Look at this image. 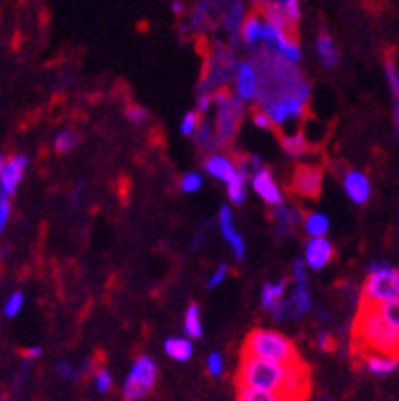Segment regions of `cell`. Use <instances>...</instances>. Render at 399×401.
Wrapping results in <instances>:
<instances>
[{
  "label": "cell",
  "instance_id": "obj_32",
  "mask_svg": "<svg viewBox=\"0 0 399 401\" xmlns=\"http://www.w3.org/2000/svg\"><path fill=\"white\" fill-rule=\"evenodd\" d=\"M204 186V179H202V175L196 174V172H191V174H186L181 177V190L186 193H193L198 192L200 188Z\"/></svg>",
  "mask_w": 399,
  "mask_h": 401
},
{
  "label": "cell",
  "instance_id": "obj_39",
  "mask_svg": "<svg viewBox=\"0 0 399 401\" xmlns=\"http://www.w3.org/2000/svg\"><path fill=\"white\" fill-rule=\"evenodd\" d=\"M226 275H228V267L226 265H220L218 267V271L210 277V281H208V289H214V287H218L222 281L226 280Z\"/></svg>",
  "mask_w": 399,
  "mask_h": 401
},
{
  "label": "cell",
  "instance_id": "obj_21",
  "mask_svg": "<svg viewBox=\"0 0 399 401\" xmlns=\"http://www.w3.org/2000/svg\"><path fill=\"white\" fill-rule=\"evenodd\" d=\"M246 179H249L246 165H239V175L228 184V198L237 206H241L244 200H246Z\"/></svg>",
  "mask_w": 399,
  "mask_h": 401
},
{
  "label": "cell",
  "instance_id": "obj_38",
  "mask_svg": "<svg viewBox=\"0 0 399 401\" xmlns=\"http://www.w3.org/2000/svg\"><path fill=\"white\" fill-rule=\"evenodd\" d=\"M8 218H11V202L8 198H0V230L6 228Z\"/></svg>",
  "mask_w": 399,
  "mask_h": 401
},
{
  "label": "cell",
  "instance_id": "obj_20",
  "mask_svg": "<svg viewBox=\"0 0 399 401\" xmlns=\"http://www.w3.org/2000/svg\"><path fill=\"white\" fill-rule=\"evenodd\" d=\"M163 349H165V352H167L174 361L186 363V361H190L191 359L193 345H191L188 338H169V340H165Z\"/></svg>",
  "mask_w": 399,
  "mask_h": 401
},
{
  "label": "cell",
  "instance_id": "obj_33",
  "mask_svg": "<svg viewBox=\"0 0 399 401\" xmlns=\"http://www.w3.org/2000/svg\"><path fill=\"white\" fill-rule=\"evenodd\" d=\"M23 304H25L23 294H20V292H15L13 296L6 299V304H4V316H8V318L18 316V312L23 310Z\"/></svg>",
  "mask_w": 399,
  "mask_h": 401
},
{
  "label": "cell",
  "instance_id": "obj_11",
  "mask_svg": "<svg viewBox=\"0 0 399 401\" xmlns=\"http://www.w3.org/2000/svg\"><path fill=\"white\" fill-rule=\"evenodd\" d=\"M259 88L261 80L259 73L255 70L253 64L244 61V64H239L237 68V94H239V100L243 102H251V100H257L259 96Z\"/></svg>",
  "mask_w": 399,
  "mask_h": 401
},
{
  "label": "cell",
  "instance_id": "obj_17",
  "mask_svg": "<svg viewBox=\"0 0 399 401\" xmlns=\"http://www.w3.org/2000/svg\"><path fill=\"white\" fill-rule=\"evenodd\" d=\"M285 287H287V281L281 280L278 283H267L261 292V301H263V308L269 310V312H278L281 308V304L285 301L283 294H285Z\"/></svg>",
  "mask_w": 399,
  "mask_h": 401
},
{
  "label": "cell",
  "instance_id": "obj_24",
  "mask_svg": "<svg viewBox=\"0 0 399 401\" xmlns=\"http://www.w3.org/2000/svg\"><path fill=\"white\" fill-rule=\"evenodd\" d=\"M273 220L279 225V230L281 232H285V230H290L292 227H295L297 222H299V218H302V214H299V210L295 208H290V206H278V208L273 210Z\"/></svg>",
  "mask_w": 399,
  "mask_h": 401
},
{
  "label": "cell",
  "instance_id": "obj_7",
  "mask_svg": "<svg viewBox=\"0 0 399 401\" xmlns=\"http://www.w3.org/2000/svg\"><path fill=\"white\" fill-rule=\"evenodd\" d=\"M324 169L320 165H297L290 181V190L306 200H316L322 192Z\"/></svg>",
  "mask_w": 399,
  "mask_h": 401
},
{
  "label": "cell",
  "instance_id": "obj_44",
  "mask_svg": "<svg viewBox=\"0 0 399 401\" xmlns=\"http://www.w3.org/2000/svg\"><path fill=\"white\" fill-rule=\"evenodd\" d=\"M393 116H395V126L399 133V96H393Z\"/></svg>",
  "mask_w": 399,
  "mask_h": 401
},
{
  "label": "cell",
  "instance_id": "obj_18",
  "mask_svg": "<svg viewBox=\"0 0 399 401\" xmlns=\"http://www.w3.org/2000/svg\"><path fill=\"white\" fill-rule=\"evenodd\" d=\"M279 143L283 147V151L292 157H302L306 155L312 145L308 143V139L302 133H290V135H279Z\"/></svg>",
  "mask_w": 399,
  "mask_h": 401
},
{
  "label": "cell",
  "instance_id": "obj_14",
  "mask_svg": "<svg viewBox=\"0 0 399 401\" xmlns=\"http://www.w3.org/2000/svg\"><path fill=\"white\" fill-rule=\"evenodd\" d=\"M204 167H206V172H208L212 177L225 181L226 186L239 175V165H237L232 159H228L226 155H218V153L210 155V157L206 159V163H204Z\"/></svg>",
  "mask_w": 399,
  "mask_h": 401
},
{
  "label": "cell",
  "instance_id": "obj_41",
  "mask_svg": "<svg viewBox=\"0 0 399 401\" xmlns=\"http://www.w3.org/2000/svg\"><path fill=\"white\" fill-rule=\"evenodd\" d=\"M318 345H320V349L322 350H332L334 349V338H332L330 334H322V336L318 338Z\"/></svg>",
  "mask_w": 399,
  "mask_h": 401
},
{
  "label": "cell",
  "instance_id": "obj_40",
  "mask_svg": "<svg viewBox=\"0 0 399 401\" xmlns=\"http://www.w3.org/2000/svg\"><path fill=\"white\" fill-rule=\"evenodd\" d=\"M57 375H59L61 379H71V377H73V369H71V365H68L66 361H59V363H57Z\"/></svg>",
  "mask_w": 399,
  "mask_h": 401
},
{
  "label": "cell",
  "instance_id": "obj_45",
  "mask_svg": "<svg viewBox=\"0 0 399 401\" xmlns=\"http://www.w3.org/2000/svg\"><path fill=\"white\" fill-rule=\"evenodd\" d=\"M181 11H184L181 2H177V0H175V2H174V13H175V15H181Z\"/></svg>",
  "mask_w": 399,
  "mask_h": 401
},
{
  "label": "cell",
  "instance_id": "obj_28",
  "mask_svg": "<svg viewBox=\"0 0 399 401\" xmlns=\"http://www.w3.org/2000/svg\"><path fill=\"white\" fill-rule=\"evenodd\" d=\"M78 135L73 131H61L57 137H55V151L57 153H70L78 147Z\"/></svg>",
  "mask_w": 399,
  "mask_h": 401
},
{
  "label": "cell",
  "instance_id": "obj_4",
  "mask_svg": "<svg viewBox=\"0 0 399 401\" xmlns=\"http://www.w3.org/2000/svg\"><path fill=\"white\" fill-rule=\"evenodd\" d=\"M212 100L218 104V112H216V135L220 145H228L234 139L241 121H243L244 106L243 100H234L230 96V92L226 88H218V92L212 96Z\"/></svg>",
  "mask_w": 399,
  "mask_h": 401
},
{
  "label": "cell",
  "instance_id": "obj_12",
  "mask_svg": "<svg viewBox=\"0 0 399 401\" xmlns=\"http://www.w3.org/2000/svg\"><path fill=\"white\" fill-rule=\"evenodd\" d=\"M334 257V246L328 239H310L306 244V253H304V261L312 269V271H320L324 269Z\"/></svg>",
  "mask_w": 399,
  "mask_h": 401
},
{
  "label": "cell",
  "instance_id": "obj_37",
  "mask_svg": "<svg viewBox=\"0 0 399 401\" xmlns=\"http://www.w3.org/2000/svg\"><path fill=\"white\" fill-rule=\"evenodd\" d=\"M253 122H255V124H257L259 128H265V131H267V128H273V126H275V124H273V121H271V116H269V114H267V112H265L263 108H255V110H253Z\"/></svg>",
  "mask_w": 399,
  "mask_h": 401
},
{
  "label": "cell",
  "instance_id": "obj_1",
  "mask_svg": "<svg viewBox=\"0 0 399 401\" xmlns=\"http://www.w3.org/2000/svg\"><path fill=\"white\" fill-rule=\"evenodd\" d=\"M237 387L275 391L295 401H304L310 387V373L304 363L283 365L255 357H241V365L237 369Z\"/></svg>",
  "mask_w": 399,
  "mask_h": 401
},
{
  "label": "cell",
  "instance_id": "obj_15",
  "mask_svg": "<svg viewBox=\"0 0 399 401\" xmlns=\"http://www.w3.org/2000/svg\"><path fill=\"white\" fill-rule=\"evenodd\" d=\"M345 190L355 204H367L371 198V181L361 172H348L345 175Z\"/></svg>",
  "mask_w": 399,
  "mask_h": 401
},
{
  "label": "cell",
  "instance_id": "obj_26",
  "mask_svg": "<svg viewBox=\"0 0 399 401\" xmlns=\"http://www.w3.org/2000/svg\"><path fill=\"white\" fill-rule=\"evenodd\" d=\"M184 328H186L190 338H200L202 336V322H200V308H198V304H190L188 306Z\"/></svg>",
  "mask_w": 399,
  "mask_h": 401
},
{
  "label": "cell",
  "instance_id": "obj_2",
  "mask_svg": "<svg viewBox=\"0 0 399 401\" xmlns=\"http://www.w3.org/2000/svg\"><path fill=\"white\" fill-rule=\"evenodd\" d=\"M355 345L363 352H379L399 359V330L387 324L377 306L361 304L355 318Z\"/></svg>",
  "mask_w": 399,
  "mask_h": 401
},
{
  "label": "cell",
  "instance_id": "obj_42",
  "mask_svg": "<svg viewBox=\"0 0 399 401\" xmlns=\"http://www.w3.org/2000/svg\"><path fill=\"white\" fill-rule=\"evenodd\" d=\"M210 102H212V96H208V94L200 96V98H198V112L204 114V112L210 108Z\"/></svg>",
  "mask_w": 399,
  "mask_h": 401
},
{
  "label": "cell",
  "instance_id": "obj_8",
  "mask_svg": "<svg viewBox=\"0 0 399 401\" xmlns=\"http://www.w3.org/2000/svg\"><path fill=\"white\" fill-rule=\"evenodd\" d=\"M29 159L25 155H13L8 159H2L0 163V192L2 198H11L17 192V186L20 184L25 169H27Z\"/></svg>",
  "mask_w": 399,
  "mask_h": 401
},
{
  "label": "cell",
  "instance_id": "obj_43",
  "mask_svg": "<svg viewBox=\"0 0 399 401\" xmlns=\"http://www.w3.org/2000/svg\"><path fill=\"white\" fill-rule=\"evenodd\" d=\"M20 354H23L25 359H29V361H31V359H39V357H41V349H39V347H31V349L23 350Z\"/></svg>",
  "mask_w": 399,
  "mask_h": 401
},
{
  "label": "cell",
  "instance_id": "obj_30",
  "mask_svg": "<svg viewBox=\"0 0 399 401\" xmlns=\"http://www.w3.org/2000/svg\"><path fill=\"white\" fill-rule=\"evenodd\" d=\"M202 116H200V112L196 110V112H186V116H184V121H181V135H186V137H190V135H196L198 133V128L202 126Z\"/></svg>",
  "mask_w": 399,
  "mask_h": 401
},
{
  "label": "cell",
  "instance_id": "obj_31",
  "mask_svg": "<svg viewBox=\"0 0 399 401\" xmlns=\"http://www.w3.org/2000/svg\"><path fill=\"white\" fill-rule=\"evenodd\" d=\"M94 387H96L98 393H108L112 389V375H110L108 369L102 366L94 373Z\"/></svg>",
  "mask_w": 399,
  "mask_h": 401
},
{
  "label": "cell",
  "instance_id": "obj_3",
  "mask_svg": "<svg viewBox=\"0 0 399 401\" xmlns=\"http://www.w3.org/2000/svg\"><path fill=\"white\" fill-rule=\"evenodd\" d=\"M241 357H255V359H265V361L283 363V365L302 363L299 352L287 336H283L281 332L263 330V328L249 332V336L243 342Z\"/></svg>",
  "mask_w": 399,
  "mask_h": 401
},
{
  "label": "cell",
  "instance_id": "obj_19",
  "mask_svg": "<svg viewBox=\"0 0 399 401\" xmlns=\"http://www.w3.org/2000/svg\"><path fill=\"white\" fill-rule=\"evenodd\" d=\"M237 401H295L283 393L253 389V387H237Z\"/></svg>",
  "mask_w": 399,
  "mask_h": 401
},
{
  "label": "cell",
  "instance_id": "obj_9",
  "mask_svg": "<svg viewBox=\"0 0 399 401\" xmlns=\"http://www.w3.org/2000/svg\"><path fill=\"white\" fill-rule=\"evenodd\" d=\"M306 106H308L306 102L297 100L295 96H285V98H279L269 106H265L263 110L271 116L275 126H283L292 119H302L304 112H306Z\"/></svg>",
  "mask_w": 399,
  "mask_h": 401
},
{
  "label": "cell",
  "instance_id": "obj_13",
  "mask_svg": "<svg viewBox=\"0 0 399 401\" xmlns=\"http://www.w3.org/2000/svg\"><path fill=\"white\" fill-rule=\"evenodd\" d=\"M218 222H220V232L225 234V239L230 244L237 261H243L244 259V241L243 237L239 234V230L234 227V218H232V210L230 206H222L218 212Z\"/></svg>",
  "mask_w": 399,
  "mask_h": 401
},
{
  "label": "cell",
  "instance_id": "obj_10",
  "mask_svg": "<svg viewBox=\"0 0 399 401\" xmlns=\"http://www.w3.org/2000/svg\"><path fill=\"white\" fill-rule=\"evenodd\" d=\"M253 190L259 196L261 200L269 206H283V193L281 188L278 186L275 177L271 175V172L267 167H263L259 172H255L253 175Z\"/></svg>",
  "mask_w": 399,
  "mask_h": 401
},
{
  "label": "cell",
  "instance_id": "obj_36",
  "mask_svg": "<svg viewBox=\"0 0 399 401\" xmlns=\"http://www.w3.org/2000/svg\"><path fill=\"white\" fill-rule=\"evenodd\" d=\"M279 4H281L283 13L287 15V18L292 23H295L299 18V0H279Z\"/></svg>",
  "mask_w": 399,
  "mask_h": 401
},
{
  "label": "cell",
  "instance_id": "obj_16",
  "mask_svg": "<svg viewBox=\"0 0 399 401\" xmlns=\"http://www.w3.org/2000/svg\"><path fill=\"white\" fill-rule=\"evenodd\" d=\"M363 361L367 371L375 377H387L399 366V359L379 354V352H363Z\"/></svg>",
  "mask_w": 399,
  "mask_h": 401
},
{
  "label": "cell",
  "instance_id": "obj_5",
  "mask_svg": "<svg viewBox=\"0 0 399 401\" xmlns=\"http://www.w3.org/2000/svg\"><path fill=\"white\" fill-rule=\"evenodd\" d=\"M399 299V271L391 265L369 273L363 287V301L369 306H383L387 301Z\"/></svg>",
  "mask_w": 399,
  "mask_h": 401
},
{
  "label": "cell",
  "instance_id": "obj_25",
  "mask_svg": "<svg viewBox=\"0 0 399 401\" xmlns=\"http://www.w3.org/2000/svg\"><path fill=\"white\" fill-rule=\"evenodd\" d=\"M304 228H306V232L312 237V239H322L326 232H328L330 228V220L324 216V214H320V212H314V214H308L306 216V222H304Z\"/></svg>",
  "mask_w": 399,
  "mask_h": 401
},
{
  "label": "cell",
  "instance_id": "obj_27",
  "mask_svg": "<svg viewBox=\"0 0 399 401\" xmlns=\"http://www.w3.org/2000/svg\"><path fill=\"white\" fill-rule=\"evenodd\" d=\"M198 137V145L204 149V151H212V149H216L218 145H220V140H218V135H216V128H212L208 122H202V126L198 128V133H196Z\"/></svg>",
  "mask_w": 399,
  "mask_h": 401
},
{
  "label": "cell",
  "instance_id": "obj_6",
  "mask_svg": "<svg viewBox=\"0 0 399 401\" xmlns=\"http://www.w3.org/2000/svg\"><path fill=\"white\" fill-rule=\"evenodd\" d=\"M157 381V365L149 357H139L135 365L131 369L129 377L122 383V397L124 401H141L153 387Z\"/></svg>",
  "mask_w": 399,
  "mask_h": 401
},
{
  "label": "cell",
  "instance_id": "obj_22",
  "mask_svg": "<svg viewBox=\"0 0 399 401\" xmlns=\"http://www.w3.org/2000/svg\"><path fill=\"white\" fill-rule=\"evenodd\" d=\"M318 55H320V61L326 66V68H336L338 66V49L332 41V37H328L326 33L318 37Z\"/></svg>",
  "mask_w": 399,
  "mask_h": 401
},
{
  "label": "cell",
  "instance_id": "obj_23",
  "mask_svg": "<svg viewBox=\"0 0 399 401\" xmlns=\"http://www.w3.org/2000/svg\"><path fill=\"white\" fill-rule=\"evenodd\" d=\"M263 23L257 15H251V17L244 18L243 29H241V35H243L244 43L249 45H257L259 41H263Z\"/></svg>",
  "mask_w": 399,
  "mask_h": 401
},
{
  "label": "cell",
  "instance_id": "obj_29",
  "mask_svg": "<svg viewBox=\"0 0 399 401\" xmlns=\"http://www.w3.org/2000/svg\"><path fill=\"white\" fill-rule=\"evenodd\" d=\"M379 312L383 314V318L387 320V324H391L395 330H399V299H393V301H387L383 306H377Z\"/></svg>",
  "mask_w": 399,
  "mask_h": 401
},
{
  "label": "cell",
  "instance_id": "obj_34",
  "mask_svg": "<svg viewBox=\"0 0 399 401\" xmlns=\"http://www.w3.org/2000/svg\"><path fill=\"white\" fill-rule=\"evenodd\" d=\"M206 369L212 377H220L225 373V361H222V354L220 352H210L208 359H206Z\"/></svg>",
  "mask_w": 399,
  "mask_h": 401
},
{
  "label": "cell",
  "instance_id": "obj_35",
  "mask_svg": "<svg viewBox=\"0 0 399 401\" xmlns=\"http://www.w3.org/2000/svg\"><path fill=\"white\" fill-rule=\"evenodd\" d=\"M126 116H129V121L131 122L143 124V122L149 119V112H147V108H143V106L131 104V106H126Z\"/></svg>",
  "mask_w": 399,
  "mask_h": 401
}]
</instances>
